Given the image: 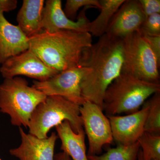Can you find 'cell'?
<instances>
[{"mask_svg": "<svg viewBox=\"0 0 160 160\" xmlns=\"http://www.w3.org/2000/svg\"><path fill=\"white\" fill-rule=\"evenodd\" d=\"M124 62L122 39L105 33L83 52L79 66L87 71L81 83L82 96L103 110L106 89L121 74Z\"/></svg>", "mask_w": 160, "mask_h": 160, "instance_id": "6da1fadb", "label": "cell"}, {"mask_svg": "<svg viewBox=\"0 0 160 160\" xmlns=\"http://www.w3.org/2000/svg\"><path fill=\"white\" fill-rule=\"evenodd\" d=\"M29 39V50L59 72L79 66L83 52L92 44L89 32L69 30L43 31Z\"/></svg>", "mask_w": 160, "mask_h": 160, "instance_id": "7a4b0ae2", "label": "cell"}, {"mask_svg": "<svg viewBox=\"0 0 160 160\" xmlns=\"http://www.w3.org/2000/svg\"><path fill=\"white\" fill-rule=\"evenodd\" d=\"M160 92V84L148 82L131 75L121 72L106 89L103 111L107 116L131 114L151 96Z\"/></svg>", "mask_w": 160, "mask_h": 160, "instance_id": "3957f363", "label": "cell"}, {"mask_svg": "<svg viewBox=\"0 0 160 160\" xmlns=\"http://www.w3.org/2000/svg\"><path fill=\"white\" fill-rule=\"evenodd\" d=\"M46 97L25 79L6 78L0 85V111L9 115L13 126L27 128L35 109Z\"/></svg>", "mask_w": 160, "mask_h": 160, "instance_id": "277c9868", "label": "cell"}, {"mask_svg": "<svg viewBox=\"0 0 160 160\" xmlns=\"http://www.w3.org/2000/svg\"><path fill=\"white\" fill-rule=\"evenodd\" d=\"M80 106L62 97L47 96L32 115L28 126L29 133L39 138H46L52 128L65 121L78 133L83 129Z\"/></svg>", "mask_w": 160, "mask_h": 160, "instance_id": "5b68a950", "label": "cell"}, {"mask_svg": "<svg viewBox=\"0 0 160 160\" xmlns=\"http://www.w3.org/2000/svg\"><path fill=\"white\" fill-rule=\"evenodd\" d=\"M123 41L122 72L148 82L160 84V64L144 37L137 31L124 38Z\"/></svg>", "mask_w": 160, "mask_h": 160, "instance_id": "8992f818", "label": "cell"}, {"mask_svg": "<svg viewBox=\"0 0 160 160\" xmlns=\"http://www.w3.org/2000/svg\"><path fill=\"white\" fill-rule=\"evenodd\" d=\"M80 111L89 141L87 156L99 155L105 145L113 142L109 119L98 106L89 101L80 106Z\"/></svg>", "mask_w": 160, "mask_h": 160, "instance_id": "52a82bcc", "label": "cell"}, {"mask_svg": "<svg viewBox=\"0 0 160 160\" xmlns=\"http://www.w3.org/2000/svg\"><path fill=\"white\" fill-rule=\"evenodd\" d=\"M87 71L79 66L59 72L43 82L33 81L32 86L47 96H58L81 106L86 102L81 92V83Z\"/></svg>", "mask_w": 160, "mask_h": 160, "instance_id": "ba28073f", "label": "cell"}, {"mask_svg": "<svg viewBox=\"0 0 160 160\" xmlns=\"http://www.w3.org/2000/svg\"><path fill=\"white\" fill-rule=\"evenodd\" d=\"M0 72L5 79L23 75L39 82L46 81L59 73L29 49L5 61L0 67Z\"/></svg>", "mask_w": 160, "mask_h": 160, "instance_id": "9c48e42d", "label": "cell"}, {"mask_svg": "<svg viewBox=\"0 0 160 160\" xmlns=\"http://www.w3.org/2000/svg\"><path fill=\"white\" fill-rule=\"evenodd\" d=\"M42 15L43 31L53 33L60 30H69L80 32H89L90 21L86 16V11L92 8L86 6L82 9L75 22L69 19L62 8L61 0H47L45 2Z\"/></svg>", "mask_w": 160, "mask_h": 160, "instance_id": "30bf717a", "label": "cell"}, {"mask_svg": "<svg viewBox=\"0 0 160 160\" xmlns=\"http://www.w3.org/2000/svg\"><path fill=\"white\" fill-rule=\"evenodd\" d=\"M148 112V106L145 102L142 109L131 114L124 116H107L113 140L123 146H129L138 142L145 132Z\"/></svg>", "mask_w": 160, "mask_h": 160, "instance_id": "8fae6325", "label": "cell"}, {"mask_svg": "<svg viewBox=\"0 0 160 160\" xmlns=\"http://www.w3.org/2000/svg\"><path fill=\"white\" fill-rule=\"evenodd\" d=\"M146 19L139 0H126L112 18L106 34L123 39L138 31Z\"/></svg>", "mask_w": 160, "mask_h": 160, "instance_id": "7c38bea8", "label": "cell"}, {"mask_svg": "<svg viewBox=\"0 0 160 160\" xmlns=\"http://www.w3.org/2000/svg\"><path fill=\"white\" fill-rule=\"evenodd\" d=\"M19 132L21 145L9 150L11 155L20 160H54L55 146L58 138L55 132L46 138L40 139L26 133L21 127Z\"/></svg>", "mask_w": 160, "mask_h": 160, "instance_id": "4fadbf2b", "label": "cell"}, {"mask_svg": "<svg viewBox=\"0 0 160 160\" xmlns=\"http://www.w3.org/2000/svg\"><path fill=\"white\" fill-rule=\"evenodd\" d=\"M29 39L0 12V64L29 49Z\"/></svg>", "mask_w": 160, "mask_h": 160, "instance_id": "5bb4252c", "label": "cell"}, {"mask_svg": "<svg viewBox=\"0 0 160 160\" xmlns=\"http://www.w3.org/2000/svg\"><path fill=\"white\" fill-rule=\"evenodd\" d=\"M44 3V0L23 1L18 13L17 21L18 26L29 38L43 32L42 22Z\"/></svg>", "mask_w": 160, "mask_h": 160, "instance_id": "9a60e30c", "label": "cell"}, {"mask_svg": "<svg viewBox=\"0 0 160 160\" xmlns=\"http://www.w3.org/2000/svg\"><path fill=\"white\" fill-rule=\"evenodd\" d=\"M58 136L62 142L61 149L72 160H88L84 129L75 133L69 122L65 121L56 126Z\"/></svg>", "mask_w": 160, "mask_h": 160, "instance_id": "2e32d148", "label": "cell"}, {"mask_svg": "<svg viewBox=\"0 0 160 160\" xmlns=\"http://www.w3.org/2000/svg\"><path fill=\"white\" fill-rule=\"evenodd\" d=\"M101 12L89 24V32L91 35L102 36L106 33L115 13L126 0H99Z\"/></svg>", "mask_w": 160, "mask_h": 160, "instance_id": "e0dca14e", "label": "cell"}, {"mask_svg": "<svg viewBox=\"0 0 160 160\" xmlns=\"http://www.w3.org/2000/svg\"><path fill=\"white\" fill-rule=\"evenodd\" d=\"M140 149L138 141L129 146L118 145L115 148H109L104 154L87 156V158L88 160H138Z\"/></svg>", "mask_w": 160, "mask_h": 160, "instance_id": "ac0fdd59", "label": "cell"}, {"mask_svg": "<svg viewBox=\"0 0 160 160\" xmlns=\"http://www.w3.org/2000/svg\"><path fill=\"white\" fill-rule=\"evenodd\" d=\"M145 103L148 106L144 132L160 135V92H156Z\"/></svg>", "mask_w": 160, "mask_h": 160, "instance_id": "d6986e66", "label": "cell"}, {"mask_svg": "<svg viewBox=\"0 0 160 160\" xmlns=\"http://www.w3.org/2000/svg\"><path fill=\"white\" fill-rule=\"evenodd\" d=\"M138 142L143 160H160V135L144 132Z\"/></svg>", "mask_w": 160, "mask_h": 160, "instance_id": "ffe728a7", "label": "cell"}, {"mask_svg": "<svg viewBox=\"0 0 160 160\" xmlns=\"http://www.w3.org/2000/svg\"><path fill=\"white\" fill-rule=\"evenodd\" d=\"M86 6L101 8L99 0H67L63 11L69 19L74 21L79 9Z\"/></svg>", "mask_w": 160, "mask_h": 160, "instance_id": "44dd1931", "label": "cell"}, {"mask_svg": "<svg viewBox=\"0 0 160 160\" xmlns=\"http://www.w3.org/2000/svg\"><path fill=\"white\" fill-rule=\"evenodd\" d=\"M144 35H160V14L151 15L146 18L139 30Z\"/></svg>", "mask_w": 160, "mask_h": 160, "instance_id": "7402d4cb", "label": "cell"}, {"mask_svg": "<svg viewBox=\"0 0 160 160\" xmlns=\"http://www.w3.org/2000/svg\"><path fill=\"white\" fill-rule=\"evenodd\" d=\"M139 2L146 18L160 13V0H139Z\"/></svg>", "mask_w": 160, "mask_h": 160, "instance_id": "603a6c76", "label": "cell"}, {"mask_svg": "<svg viewBox=\"0 0 160 160\" xmlns=\"http://www.w3.org/2000/svg\"><path fill=\"white\" fill-rule=\"evenodd\" d=\"M142 35L145 38L146 42H148L157 59L158 62L160 64V35L150 36Z\"/></svg>", "mask_w": 160, "mask_h": 160, "instance_id": "cb8c5ba5", "label": "cell"}, {"mask_svg": "<svg viewBox=\"0 0 160 160\" xmlns=\"http://www.w3.org/2000/svg\"><path fill=\"white\" fill-rule=\"evenodd\" d=\"M17 0H0V12H9L14 10L17 7Z\"/></svg>", "mask_w": 160, "mask_h": 160, "instance_id": "d4e9b609", "label": "cell"}, {"mask_svg": "<svg viewBox=\"0 0 160 160\" xmlns=\"http://www.w3.org/2000/svg\"><path fill=\"white\" fill-rule=\"evenodd\" d=\"M54 160H71V159L68 154L62 152L55 155Z\"/></svg>", "mask_w": 160, "mask_h": 160, "instance_id": "484cf974", "label": "cell"}, {"mask_svg": "<svg viewBox=\"0 0 160 160\" xmlns=\"http://www.w3.org/2000/svg\"><path fill=\"white\" fill-rule=\"evenodd\" d=\"M138 160H143L142 157V150L140 149L139 151L138 154Z\"/></svg>", "mask_w": 160, "mask_h": 160, "instance_id": "4316f807", "label": "cell"}, {"mask_svg": "<svg viewBox=\"0 0 160 160\" xmlns=\"http://www.w3.org/2000/svg\"></svg>", "mask_w": 160, "mask_h": 160, "instance_id": "83f0119b", "label": "cell"}]
</instances>
